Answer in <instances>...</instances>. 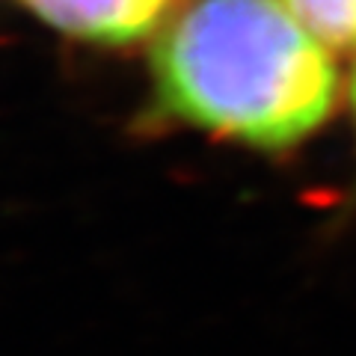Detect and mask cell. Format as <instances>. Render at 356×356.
Segmentation results:
<instances>
[{
    "label": "cell",
    "instance_id": "3",
    "mask_svg": "<svg viewBox=\"0 0 356 356\" xmlns=\"http://www.w3.org/2000/svg\"><path fill=\"white\" fill-rule=\"evenodd\" d=\"M332 51L356 48V0H282Z\"/></svg>",
    "mask_w": 356,
    "mask_h": 356
},
{
    "label": "cell",
    "instance_id": "4",
    "mask_svg": "<svg viewBox=\"0 0 356 356\" xmlns=\"http://www.w3.org/2000/svg\"><path fill=\"white\" fill-rule=\"evenodd\" d=\"M350 110H353V125H356V69H353V77H350Z\"/></svg>",
    "mask_w": 356,
    "mask_h": 356
},
{
    "label": "cell",
    "instance_id": "2",
    "mask_svg": "<svg viewBox=\"0 0 356 356\" xmlns=\"http://www.w3.org/2000/svg\"><path fill=\"white\" fill-rule=\"evenodd\" d=\"M51 30L77 42L122 48L163 27L175 0H24Z\"/></svg>",
    "mask_w": 356,
    "mask_h": 356
},
{
    "label": "cell",
    "instance_id": "1",
    "mask_svg": "<svg viewBox=\"0 0 356 356\" xmlns=\"http://www.w3.org/2000/svg\"><path fill=\"white\" fill-rule=\"evenodd\" d=\"M339 89L332 48L282 0H193L154 39L161 116L259 152L315 137Z\"/></svg>",
    "mask_w": 356,
    "mask_h": 356
}]
</instances>
